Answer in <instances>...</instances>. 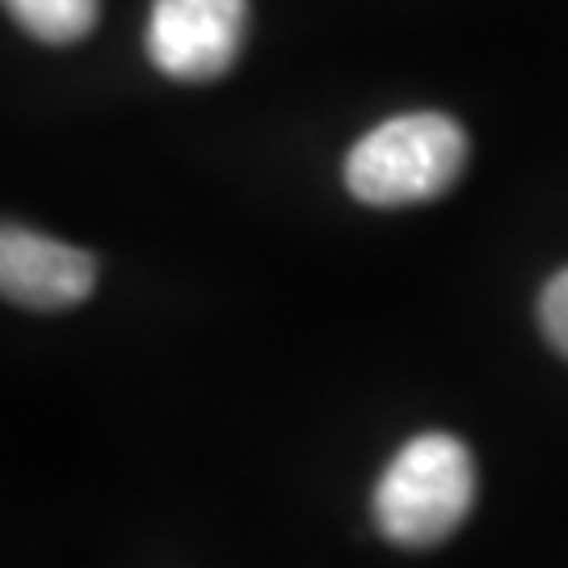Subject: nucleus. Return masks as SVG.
Masks as SVG:
<instances>
[{"label": "nucleus", "instance_id": "39448f33", "mask_svg": "<svg viewBox=\"0 0 568 568\" xmlns=\"http://www.w3.org/2000/svg\"><path fill=\"white\" fill-rule=\"evenodd\" d=\"M9 13L30 39L47 42V47H68L81 42L93 26L102 4L98 0H4Z\"/></svg>", "mask_w": 568, "mask_h": 568}, {"label": "nucleus", "instance_id": "7ed1b4c3", "mask_svg": "<svg viewBox=\"0 0 568 568\" xmlns=\"http://www.w3.org/2000/svg\"><path fill=\"white\" fill-rule=\"evenodd\" d=\"M248 34V0H152L148 60L169 81L203 84L236 63Z\"/></svg>", "mask_w": 568, "mask_h": 568}, {"label": "nucleus", "instance_id": "f257e3e1", "mask_svg": "<svg viewBox=\"0 0 568 568\" xmlns=\"http://www.w3.org/2000/svg\"><path fill=\"white\" fill-rule=\"evenodd\" d=\"M467 161L464 126L438 110H413L371 126L345 156V190L366 206H413L447 194Z\"/></svg>", "mask_w": 568, "mask_h": 568}, {"label": "nucleus", "instance_id": "20e7f679", "mask_svg": "<svg viewBox=\"0 0 568 568\" xmlns=\"http://www.w3.org/2000/svg\"><path fill=\"white\" fill-rule=\"evenodd\" d=\"M98 265L84 248L51 241L21 224L0 232V291L4 300L30 312H63L93 295Z\"/></svg>", "mask_w": 568, "mask_h": 568}, {"label": "nucleus", "instance_id": "f03ea898", "mask_svg": "<svg viewBox=\"0 0 568 568\" xmlns=\"http://www.w3.org/2000/svg\"><path fill=\"white\" fill-rule=\"evenodd\" d=\"M476 501V459L455 434H417L375 485V527L396 548H434L464 527Z\"/></svg>", "mask_w": 568, "mask_h": 568}, {"label": "nucleus", "instance_id": "423d86ee", "mask_svg": "<svg viewBox=\"0 0 568 568\" xmlns=\"http://www.w3.org/2000/svg\"><path fill=\"white\" fill-rule=\"evenodd\" d=\"M539 325H544V337L556 345V354L568 358V270H560L544 295H539Z\"/></svg>", "mask_w": 568, "mask_h": 568}]
</instances>
